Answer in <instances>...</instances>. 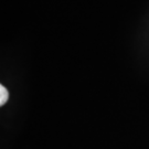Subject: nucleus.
Listing matches in <instances>:
<instances>
[{
    "label": "nucleus",
    "mask_w": 149,
    "mask_h": 149,
    "mask_svg": "<svg viewBox=\"0 0 149 149\" xmlns=\"http://www.w3.org/2000/svg\"><path fill=\"white\" fill-rule=\"evenodd\" d=\"M9 98V93L3 85H0V105L3 106Z\"/></svg>",
    "instance_id": "nucleus-1"
}]
</instances>
